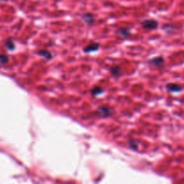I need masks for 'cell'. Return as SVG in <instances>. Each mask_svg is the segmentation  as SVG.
Instances as JSON below:
<instances>
[{
  "mask_svg": "<svg viewBox=\"0 0 184 184\" xmlns=\"http://www.w3.org/2000/svg\"><path fill=\"white\" fill-rule=\"evenodd\" d=\"M98 113L103 117V118H107V117H110L112 113H113V110L108 106H100L98 108Z\"/></svg>",
  "mask_w": 184,
  "mask_h": 184,
  "instance_id": "obj_1",
  "label": "cell"
},
{
  "mask_svg": "<svg viewBox=\"0 0 184 184\" xmlns=\"http://www.w3.org/2000/svg\"><path fill=\"white\" fill-rule=\"evenodd\" d=\"M142 27L147 30H154L155 28H157L158 26V23L154 20H145L142 22L141 24Z\"/></svg>",
  "mask_w": 184,
  "mask_h": 184,
  "instance_id": "obj_2",
  "label": "cell"
},
{
  "mask_svg": "<svg viewBox=\"0 0 184 184\" xmlns=\"http://www.w3.org/2000/svg\"><path fill=\"white\" fill-rule=\"evenodd\" d=\"M182 86L178 84L170 83L166 85V90L170 93H180L182 91Z\"/></svg>",
  "mask_w": 184,
  "mask_h": 184,
  "instance_id": "obj_3",
  "label": "cell"
},
{
  "mask_svg": "<svg viewBox=\"0 0 184 184\" xmlns=\"http://www.w3.org/2000/svg\"><path fill=\"white\" fill-rule=\"evenodd\" d=\"M149 64L154 66V67L160 68V67H162L164 65V59L162 57H156V58H154V59H150Z\"/></svg>",
  "mask_w": 184,
  "mask_h": 184,
  "instance_id": "obj_4",
  "label": "cell"
},
{
  "mask_svg": "<svg viewBox=\"0 0 184 184\" xmlns=\"http://www.w3.org/2000/svg\"><path fill=\"white\" fill-rule=\"evenodd\" d=\"M99 47H100V45H99L98 43L93 42V43H91V44H89V45L85 46V47L84 48V51H85V52H86V53L93 52V51L98 50H99Z\"/></svg>",
  "mask_w": 184,
  "mask_h": 184,
  "instance_id": "obj_5",
  "label": "cell"
},
{
  "mask_svg": "<svg viewBox=\"0 0 184 184\" xmlns=\"http://www.w3.org/2000/svg\"><path fill=\"white\" fill-rule=\"evenodd\" d=\"M117 33L121 37H128L130 35V30L128 28H119Z\"/></svg>",
  "mask_w": 184,
  "mask_h": 184,
  "instance_id": "obj_6",
  "label": "cell"
},
{
  "mask_svg": "<svg viewBox=\"0 0 184 184\" xmlns=\"http://www.w3.org/2000/svg\"><path fill=\"white\" fill-rule=\"evenodd\" d=\"M104 93V89L100 87V86H94L92 90H91V93L93 95V96H97V95H100L102 93Z\"/></svg>",
  "mask_w": 184,
  "mask_h": 184,
  "instance_id": "obj_7",
  "label": "cell"
},
{
  "mask_svg": "<svg viewBox=\"0 0 184 184\" xmlns=\"http://www.w3.org/2000/svg\"><path fill=\"white\" fill-rule=\"evenodd\" d=\"M82 19L85 21V24H89V25L93 23V16L91 14H85V15H84V16H82Z\"/></svg>",
  "mask_w": 184,
  "mask_h": 184,
  "instance_id": "obj_8",
  "label": "cell"
},
{
  "mask_svg": "<svg viewBox=\"0 0 184 184\" xmlns=\"http://www.w3.org/2000/svg\"><path fill=\"white\" fill-rule=\"evenodd\" d=\"M38 54H39L40 56L45 58L46 59H50L52 58L51 53H50L49 50H40V51L38 52Z\"/></svg>",
  "mask_w": 184,
  "mask_h": 184,
  "instance_id": "obj_9",
  "label": "cell"
},
{
  "mask_svg": "<svg viewBox=\"0 0 184 184\" xmlns=\"http://www.w3.org/2000/svg\"><path fill=\"white\" fill-rule=\"evenodd\" d=\"M5 46L8 50H14L16 49V44L13 40H7L5 42Z\"/></svg>",
  "mask_w": 184,
  "mask_h": 184,
  "instance_id": "obj_10",
  "label": "cell"
},
{
  "mask_svg": "<svg viewBox=\"0 0 184 184\" xmlns=\"http://www.w3.org/2000/svg\"><path fill=\"white\" fill-rule=\"evenodd\" d=\"M111 73L114 76H119L120 75V68L119 66H113L111 68Z\"/></svg>",
  "mask_w": 184,
  "mask_h": 184,
  "instance_id": "obj_11",
  "label": "cell"
},
{
  "mask_svg": "<svg viewBox=\"0 0 184 184\" xmlns=\"http://www.w3.org/2000/svg\"><path fill=\"white\" fill-rule=\"evenodd\" d=\"M128 146L133 150H137L138 149V143L137 141L130 140V141H128Z\"/></svg>",
  "mask_w": 184,
  "mask_h": 184,
  "instance_id": "obj_12",
  "label": "cell"
},
{
  "mask_svg": "<svg viewBox=\"0 0 184 184\" xmlns=\"http://www.w3.org/2000/svg\"><path fill=\"white\" fill-rule=\"evenodd\" d=\"M8 60H9V58L7 55H5V54L0 55V63L1 64H6L8 62Z\"/></svg>",
  "mask_w": 184,
  "mask_h": 184,
  "instance_id": "obj_13",
  "label": "cell"
},
{
  "mask_svg": "<svg viewBox=\"0 0 184 184\" xmlns=\"http://www.w3.org/2000/svg\"><path fill=\"white\" fill-rule=\"evenodd\" d=\"M0 1H7V0H0Z\"/></svg>",
  "mask_w": 184,
  "mask_h": 184,
  "instance_id": "obj_14",
  "label": "cell"
}]
</instances>
